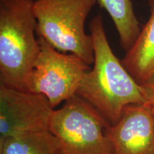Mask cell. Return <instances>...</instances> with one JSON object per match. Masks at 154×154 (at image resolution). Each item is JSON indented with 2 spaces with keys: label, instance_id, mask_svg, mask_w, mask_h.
Returning <instances> with one entry per match:
<instances>
[{
  "label": "cell",
  "instance_id": "obj_1",
  "mask_svg": "<svg viewBox=\"0 0 154 154\" xmlns=\"http://www.w3.org/2000/svg\"><path fill=\"white\" fill-rule=\"evenodd\" d=\"M93 39L94 67L83 77L76 91L111 125L128 105L146 103L143 88L116 57L108 41L101 14L89 23Z\"/></svg>",
  "mask_w": 154,
  "mask_h": 154
},
{
  "label": "cell",
  "instance_id": "obj_2",
  "mask_svg": "<svg viewBox=\"0 0 154 154\" xmlns=\"http://www.w3.org/2000/svg\"><path fill=\"white\" fill-rule=\"evenodd\" d=\"M35 0H0V84L26 91L37 59Z\"/></svg>",
  "mask_w": 154,
  "mask_h": 154
},
{
  "label": "cell",
  "instance_id": "obj_3",
  "mask_svg": "<svg viewBox=\"0 0 154 154\" xmlns=\"http://www.w3.org/2000/svg\"><path fill=\"white\" fill-rule=\"evenodd\" d=\"M97 2V0H35L36 36L61 52L77 56L90 66L94 61L93 39L85 32V22Z\"/></svg>",
  "mask_w": 154,
  "mask_h": 154
},
{
  "label": "cell",
  "instance_id": "obj_4",
  "mask_svg": "<svg viewBox=\"0 0 154 154\" xmlns=\"http://www.w3.org/2000/svg\"><path fill=\"white\" fill-rule=\"evenodd\" d=\"M110 123L78 95L54 109L49 130L57 138L60 154H113L106 131Z\"/></svg>",
  "mask_w": 154,
  "mask_h": 154
},
{
  "label": "cell",
  "instance_id": "obj_5",
  "mask_svg": "<svg viewBox=\"0 0 154 154\" xmlns=\"http://www.w3.org/2000/svg\"><path fill=\"white\" fill-rule=\"evenodd\" d=\"M40 51L29 76L26 91L42 94L54 109L76 95L89 65L73 54L63 53L37 37Z\"/></svg>",
  "mask_w": 154,
  "mask_h": 154
},
{
  "label": "cell",
  "instance_id": "obj_6",
  "mask_svg": "<svg viewBox=\"0 0 154 154\" xmlns=\"http://www.w3.org/2000/svg\"><path fill=\"white\" fill-rule=\"evenodd\" d=\"M54 110L42 94L0 84V141L17 135L49 130Z\"/></svg>",
  "mask_w": 154,
  "mask_h": 154
},
{
  "label": "cell",
  "instance_id": "obj_7",
  "mask_svg": "<svg viewBox=\"0 0 154 154\" xmlns=\"http://www.w3.org/2000/svg\"><path fill=\"white\" fill-rule=\"evenodd\" d=\"M106 134L113 154H154V113L147 102L128 105Z\"/></svg>",
  "mask_w": 154,
  "mask_h": 154
},
{
  "label": "cell",
  "instance_id": "obj_8",
  "mask_svg": "<svg viewBox=\"0 0 154 154\" xmlns=\"http://www.w3.org/2000/svg\"><path fill=\"white\" fill-rule=\"evenodd\" d=\"M150 17L137 39L121 61L139 85L154 75V0H150Z\"/></svg>",
  "mask_w": 154,
  "mask_h": 154
},
{
  "label": "cell",
  "instance_id": "obj_9",
  "mask_svg": "<svg viewBox=\"0 0 154 154\" xmlns=\"http://www.w3.org/2000/svg\"><path fill=\"white\" fill-rule=\"evenodd\" d=\"M0 154H60L57 138L49 130L26 133L0 141Z\"/></svg>",
  "mask_w": 154,
  "mask_h": 154
},
{
  "label": "cell",
  "instance_id": "obj_10",
  "mask_svg": "<svg viewBox=\"0 0 154 154\" xmlns=\"http://www.w3.org/2000/svg\"><path fill=\"white\" fill-rule=\"evenodd\" d=\"M109 13L119 36L121 47L128 51L137 39L141 28L131 0H97Z\"/></svg>",
  "mask_w": 154,
  "mask_h": 154
},
{
  "label": "cell",
  "instance_id": "obj_11",
  "mask_svg": "<svg viewBox=\"0 0 154 154\" xmlns=\"http://www.w3.org/2000/svg\"><path fill=\"white\" fill-rule=\"evenodd\" d=\"M140 86L143 88V93L146 102L154 105V75Z\"/></svg>",
  "mask_w": 154,
  "mask_h": 154
},
{
  "label": "cell",
  "instance_id": "obj_12",
  "mask_svg": "<svg viewBox=\"0 0 154 154\" xmlns=\"http://www.w3.org/2000/svg\"><path fill=\"white\" fill-rule=\"evenodd\" d=\"M148 103V102H147ZM150 104V103H149ZM150 106H151V109H152V110H153V113H154V105H152V104H150Z\"/></svg>",
  "mask_w": 154,
  "mask_h": 154
}]
</instances>
